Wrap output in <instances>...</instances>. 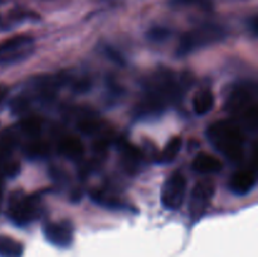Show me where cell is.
Segmentation results:
<instances>
[{
    "label": "cell",
    "mask_w": 258,
    "mask_h": 257,
    "mask_svg": "<svg viewBox=\"0 0 258 257\" xmlns=\"http://www.w3.org/2000/svg\"><path fill=\"white\" fill-rule=\"evenodd\" d=\"M19 131L29 139H37L42 131V121L38 117H28L20 121Z\"/></svg>",
    "instance_id": "cell-15"
},
{
    "label": "cell",
    "mask_w": 258,
    "mask_h": 257,
    "mask_svg": "<svg viewBox=\"0 0 258 257\" xmlns=\"http://www.w3.org/2000/svg\"><path fill=\"white\" fill-rule=\"evenodd\" d=\"M141 153L136 148L133 146H125L123 148V154H122V161L123 165L128 169V170H134L139 166V164L141 163Z\"/></svg>",
    "instance_id": "cell-17"
},
{
    "label": "cell",
    "mask_w": 258,
    "mask_h": 257,
    "mask_svg": "<svg viewBox=\"0 0 258 257\" xmlns=\"http://www.w3.org/2000/svg\"><path fill=\"white\" fill-rule=\"evenodd\" d=\"M0 20H2V18H0Z\"/></svg>",
    "instance_id": "cell-28"
},
{
    "label": "cell",
    "mask_w": 258,
    "mask_h": 257,
    "mask_svg": "<svg viewBox=\"0 0 258 257\" xmlns=\"http://www.w3.org/2000/svg\"><path fill=\"white\" fill-rule=\"evenodd\" d=\"M186 196V179L181 173H174L166 179L161 190V203L166 209L180 208Z\"/></svg>",
    "instance_id": "cell-7"
},
{
    "label": "cell",
    "mask_w": 258,
    "mask_h": 257,
    "mask_svg": "<svg viewBox=\"0 0 258 257\" xmlns=\"http://www.w3.org/2000/svg\"><path fill=\"white\" fill-rule=\"evenodd\" d=\"M3 174L7 176H15L20 170V165L17 161H7L2 165Z\"/></svg>",
    "instance_id": "cell-22"
},
{
    "label": "cell",
    "mask_w": 258,
    "mask_h": 257,
    "mask_svg": "<svg viewBox=\"0 0 258 257\" xmlns=\"http://www.w3.org/2000/svg\"><path fill=\"white\" fill-rule=\"evenodd\" d=\"M58 150L66 158L76 160L83 155V144L76 136H64L59 140Z\"/></svg>",
    "instance_id": "cell-12"
},
{
    "label": "cell",
    "mask_w": 258,
    "mask_h": 257,
    "mask_svg": "<svg viewBox=\"0 0 258 257\" xmlns=\"http://www.w3.org/2000/svg\"><path fill=\"white\" fill-rule=\"evenodd\" d=\"M178 2H180V3H193V2H196V0H178Z\"/></svg>",
    "instance_id": "cell-27"
},
{
    "label": "cell",
    "mask_w": 258,
    "mask_h": 257,
    "mask_svg": "<svg viewBox=\"0 0 258 257\" xmlns=\"http://www.w3.org/2000/svg\"><path fill=\"white\" fill-rule=\"evenodd\" d=\"M78 128L86 135H95L102 130V123L95 117H83L78 121Z\"/></svg>",
    "instance_id": "cell-18"
},
{
    "label": "cell",
    "mask_w": 258,
    "mask_h": 257,
    "mask_svg": "<svg viewBox=\"0 0 258 257\" xmlns=\"http://www.w3.org/2000/svg\"><path fill=\"white\" fill-rule=\"evenodd\" d=\"M3 181L2 179H0V212H2V206H3Z\"/></svg>",
    "instance_id": "cell-26"
},
{
    "label": "cell",
    "mask_w": 258,
    "mask_h": 257,
    "mask_svg": "<svg viewBox=\"0 0 258 257\" xmlns=\"http://www.w3.org/2000/svg\"><path fill=\"white\" fill-rule=\"evenodd\" d=\"M34 52V40L28 35H17L0 44V66L27 59Z\"/></svg>",
    "instance_id": "cell-6"
},
{
    "label": "cell",
    "mask_w": 258,
    "mask_h": 257,
    "mask_svg": "<svg viewBox=\"0 0 258 257\" xmlns=\"http://www.w3.org/2000/svg\"><path fill=\"white\" fill-rule=\"evenodd\" d=\"M181 139L180 138H173L168 144L165 145V148L163 149V151L159 155V161L160 163H170L174 159L178 156V154L181 150Z\"/></svg>",
    "instance_id": "cell-16"
},
{
    "label": "cell",
    "mask_w": 258,
    "mask_h": 257,
    "mask_svg": "<svg viewBox=\"0 0 258 257\" xmlns=\"http://www.w3.org/2000/svg\"><path fill=\"white\" fill-rule=\"evenodd\" d=\"M227 108L232 115L241 117L244 125L258 130V102L254 101L251 87L241 86L234 88L227 102Z\"/></svg>",
    "instance_id": "cell-3"
},
{
    "label": "cell",
    "mask_w": 258,
    "mask_h": 257,
    "mask_svg": "<svg viewBox=\"0 0 258 257\" xmlns=\"http://www.w3.org/2000/svg\"><path fill=\"white\" fill-rule=\"evenodd\" d=\"M209 143L232 160H238L243 154V136L238 126L231 121H218L208 127Z\"/></svg>",
    "instance_id": "cell-2"
},
{
    "label": "cell",
    "mask_w": 258,
    "mask_h": 257,
    "mask_svg": "<svg viewBox=\"0 0 258 257\" xmlns=\"http://www.w3.org/2000/svg\"><path fill=\"white\" fill-rule=\"evenodd\" d=\"M214 96L211 90H201L194 95L193 108L197 115H206L213 108Z\"/></svg>",
    "instance_id": "cell-13"
},
{
    "label": "cell",
    "mask_w": 258,
    "mask_h": 257,
    "mask_svg": "<svg viewBox=\"0 0 258 257\" xmlns=\"http://www.w3.org/2000/svg\"><path fill=\"white\" fill-rule=\"evenodd\" d=\"M40 214V202L35 197H29L22 190L10 194L8 203V216L17 226H27Z\"/></svg>",
    "instance_id": "cell-4"
},
{
    "label": "cell",
    "mask_w": 258,
    "mask_h": 257,
    "mask_svg": "<svg viewBox=\"0 0 258 257\" xmlns=\"http://www.w3.org/2000/svg\"><path fill=\"white\" fill-rule=\"evenodd\" d=\"M92 198L93 201L97 202L98 204H101L103 207H108V208H122V203H121L120 199L110 196L107 193H103L101 190L93 191Z\"/></svg>",
    "instance_id": "cell-20"
},
{
    "label": "cell",
    "mask_w": 258,
    "mask_h": 257,
    "mask_svg": "<svg viewBox=\"0 0 258 257\" xmlns=\"http://www.w3.org/2000/svg\"><path fill=\"white\" fill-rule=\"evenodd\" d=\"M7 92H8L7 87H5V86L0 85V103H2V101L4 100L5 96H7Z\"/></svg>",
    "instance_id": "cell-25"
},
{
    "label": "cell",
    "mask_w": 258,
    "mask_h": 257,
    "mask_svg": "<svg viewBox=\"0 0 258 257\" xmlns=\"http://www.w3.org/2000/svg\"><path fill=\"white\" fill-rule=\"evenodd\" d=\"M169 34H170V32L166 28L155 27L149 30L148 37L149 39L154 40V42H161V40H165L169 37Z\"/></svg>",
    "instance_id": "cell-21"
},
{
    "label": "cell",
    "mask_w": 258,
    "mask_h": 257,
    "mask_svg": "<svg viewBox=\"0 0 258 257\" xmlns=\"http://www.w3.org/2000/svg\"><path fill=\"white\" fill-rule=\"evenodd\" d=\"M214 194V184L211 180H201L194 185L189 203V212L193 219H199L208 208Z\"/></svg>",
    "instance_id": "cell-8"
},
{
    "label": "cell",
    "mask_w": 258,
    "mask_h": 257,
    "mask_svg": "<svg viewBox=\"0 0 258 257\" xmlns=\"http://www.w3.org/2000/svg\"><path fill=\"white\" fill-rule=\"evenodd\" d=\"M44 236L48 242L58 247H68L72 243L73 228L68 222L47 223L44 226Z\"/></svg>",
    "instance_id": "cell-9"
},
{
    "label": "cell",
    "mask_w": 258,
    "mask_h": 257,
    "mask_svg": "<svg viewBox=\"0 0 258 257\" xmlns=\"http://www.w3.org/2000/svg\"><path fill=\"white\" fill-rule=\"evenodd\" d=\"M23 244L7 236H0V257H22Z\"/></svg>",
    "instance_id": "cell-14"
},
{
    "label": "cell",
    "mask_w": 258,
    "mask_h": 257,
    "mask_svg": "<svg viewBox=\"0 0 258 257\" xmlns=\"http://www.w3.org/2000/svg\"><path fill=\"white\" fill-rule=\"evenodd\" d=\"M251 27H252V30H253V32L258 35V17L253 18V19H252Z\"/></svg>",
    "instance_id": "cell-24"
},
{
    "label": "cell",
    "mask_w": 258,
    "mask_h": 257,
    "mask_svg": "<svg viewBox=\"0 0 258 257\" xmlns=\"http://www.w3.org/2000/svg\"><path fill=\"white\" fill-rule=\"evenodd\" d=\"M179 90L180 88L173 73L160 71L149 81L144 100L139 106V112L143 115L160 112L171 100L178 97Z\"/></svg>",
    "instance_id": "cell-1"
},
{
    "label": "cell",
    "mask_w": 258,
    "mask_h": 257,
    "mask_svg": "<svg viewBox=\"0 0 258 257\" xmlns=\"http://www.w3.org/2000/svg\"><path fill=\"white\" fill-rule=\"evenodd\" d=\"M48 151H49V148L47 144L39 140L32 141L24 148V153L28 158H42L47 155Z\"/></svg>",
    "instance_id": "cell-19"
},
{
    "label": "cell",
    "mask_w": 258,
    "mask_h": 257,
    "mask_svg": "<svg viewBox=\"0 0 258 257\" xmlns=\"http://www.w3.org/2000/svg\"><path fill=\"white\" fill-rule=\"evenodd\" d=\"M194 170L201 174H214L222 169V164L216 156L207 153H199L191 163Z\"/></svg>",
    "instance_id": "cell-11"
},
{
    "label": "cell",
    "mask_w": 258,
    "mask_h": 257,
    "mask_svg": "<svg viewBox=\"0 0 258 257\" xmlns=\"http://www.w3.org/2000/svg\"><path fill=\"white\" fill-rule=\"evenodd\" d=\"M252 158H253L254 165L258 166V141L253 145V153H252Z\"/></svg>",
    "instance_id": "cell-23"
},
{
    "label": "cell",
    "mask_w": 258,
    "mask_h": 257,
    "mask_svg": "<svg viewBox=\"0 0 258 257\" xmlns=\"http://www.w3.org/2000/svg\"><path fill=\"white\" fill-rule=\"evenodd\" d=\"M254 184H256V176L253 175V173L248 170H241L232 175L231 181H229V188L233 193L243 196V194H247L252 190Z\"/></svg>",
    "instance_id": "cell-10"
},
{
    "label": "cell",
    "mask_w": 258,
    "mask_h": 257,
    "mask_svg": "<svg viewBox=\"0 0 258 257\" xmlns=\"http://www.w3.org/2000/svg\"><path fill=\"white\" fill-rule=\"evenodd\" d=\"M223 28L213 24L202 25V27L190 30V32L185 33L183 35L180 43H179L178 52L181 55L189 54V53L194 52V50L199 49V48L213 44V43L218 42V40L223 39Z\"/></svg>",
    "instance_id": "cell-5"
}]
</instances>
